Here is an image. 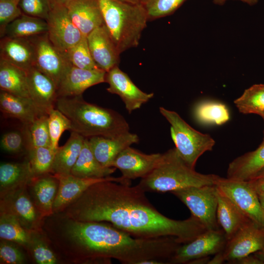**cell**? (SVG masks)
<instances>
[{"label":"cell","mask_w":264,"mask_h":264,"mask_svg":"<svg viewBox=\"0 0 264 264\" xmlns=\"http://www.w3.org/2000/svg\"><path fill=\"white\" fill-rule=\"evenodd\" d=\"M234 103L242 113L256 114L264 117V84H255L246 89Z\"/></svg>","instance_id":"cell-32"},{"label":"cell","mask_w":264,"mask_h":264,"mask_svg":"<svg viewBox=\"0 0 264 264\" xmlns=\"http://www.w3.org/2000/svg\"><path fill=\"white\" fill-rule=\"evenodd\" d=\"M48 115L39 116L29 125L25 126L27 149L40 147H51V141L48 127Z\"/></svg>","instance_id":"cell-35"},{"label":"cell","mask_w":264,"mask_h":264,"mask_svg":"<svg viewBox=\"0 0 264 264\" xmlns=\"http://www.w3.org/2000/svg\"><path fill=\"white\" fill-rule=\"evenodd\" d=\"M187 0H149L145 5L148 21L173 14Z\"/></svg>","instance_id":"cell-39"},{"label":"cell","mask_w":264,"mask_h":264,"mask_svg":"<svg viewBox=\"0 0 264 264\" xmlns=\"http://www.w3.org/2000/svg\"><path fill=\"white\" fill-rule=\"evenodd\" d=\"M19 3L12 0H0V37L4 35L7 26L23 13Z\"/></svg>","instance_id":"cell-40"},{"label":"cell","mask_w":264,"mask_h":264,"mask_svg":"<svg viewBox=\"0 0 264 264\" xmlns=\"http://www.w3.org/2000/svg\"><path fill=\"white\" fill-rule=\"evenodd\" d=\"M256 191L257 193L261 206L264 213V192L256 190Z\"/></svg>","instance_id":"cell-50"},{"label":"cell","mask_w":264,"mask_h":264,"mask_svg":"<svg viewBox=\"0 0 264 264\" xmlns=\"http://www.w3.org/2000/svg\"><path fill=\"white\" fill-rule=\"evenodd\" d=\"M140 264H164V263L156 260H147L142 262Z\"/></svg>","instance_id":"cell-51"},{"label":"cell","mask_w":264,"mask_h":264,"mask_svg":"<svg viewBox=\"0 0 264 264\" xmlns=\"http://www.w3.org/2000/svg\"><path fill=\"white\" fill-rule=\"evenodd\" d=\"M26 250L36 264H62L40 230L30 231V240Z\"/></svg>","instance_id":"cell-31"},{"label":"cell","mask_w":264,"mask_h":264,"mask_svg":"<svg viewBox=\"0 0 264 264\" xmlns=\"http://www.w3.org/2000/svg\"><path fill=\"white\" fill-rule=\"evenodd\" d=\"M190 210L207 230L220 229L217 219V189L216 185L191 187L172 193Z\"/></svg>","instance_id":"cell-6"},{"label":"cell","mask_w":264,"mask_h":264,"mask_svg":"<svg viewBox=\"0 0 264 264\" xmlns=\"http://www.w3.org/2000/svg\"><path fill=\"white\" fill-rule=\"evenodd\" d=\"M55 108L70 120V131L85 138H115L129 132L125 118L115 110L86 102L82 95L58 96Z\"/></svg>","instance_id":"cell-2"},{"label":"cell","mask_w":264,"mask_h":264,"mask_svg":"<svg viewBox=\"0 0 264 264\" xmlns=\"http://www.w3.org/2000/svg\"><path fill=\"white\" fill-rule=\"evenodd\" d=\"M227 240L221 229L206 230L192 241L182 244L170 260V264H190L223 250Z\"/></svg>","instance_id":"cell-9"},{"label":"cell","mask_w":264,"mask_h":264,"mask_svg":"<svg viewBox=\"0 0 264 264\" xmlns=\"http://www.w3.org/2000/svg\"><path fill=\"white\" fill-rule=\"evenodd\" d=\"M0 90L31 100L26 71L2 59H0Z\"/></svg>","instance_id":"cell-29"},{"label":"cell","mask_w":264,"mask_h":264,"mask_svg":"<svg viewBox=\"0 0 264 264\" xmlns=\"http://www.w3.org/2000/svg\"><path fill=\"white\" fill-rule=\"evenodd\" d=\"M254 254L262 260L264 264V246L261 250L258 251Z\"/></svg>","instance_id":"cell-52"},{"label":"cell","mask_w":264,"mask_h":264,"mask_svg":"<svg viewBox=\"0 0 264 264\" xmlns=\"http://www.w3.org/2000/svg\"><path fill=\"white\" fill-rule=\"evenodd\" d=\"M28 186H22L1 197L0 213L14 216L29 231L39 230L44 217L33 203Z\"/></svg>","instance_id":"cell-8"},{"label":"cell","mask_w":264,"mask_h":264,"mask_svg":"<svg viewBox=\"0 0 264 264\" xmlns=\"http://www.w3.org/2000/svg\"><path fill=\"white\" fill-rule=\"evenodd\" d=\"M264 246V227L249 220L227 241L222 251L224 261H235L261 250Z\"/></svg>","instance_id":"cell-10"},{"label":"cell","mask_w":264,"mask_h":264,"mask_svg":"<svg viewBox=\"0 0 264 264\" xmlns=\"http://www.w3.org/2000/svg\"><path fill=\"white\" fill-rule=\"evenodd\" d=\"M28 152L34 177L51 173L56 151L51 147H40L31 149Z\"/></svg>","instance_id":"cell-36"},{"label":"cell","mask_w":264,"mask_h":264,"mask_svg":"<svg viewBox=\"0 0 264 264\" xmlns=\"http://www.w3.org/2000/svg\"><path fill=\"white\" fill-rule=\"evenodd\" d=\"M263 119H264V117H263Z\"/></svg>","instance_id":"cell-55"},{"label":"cell","mask_w":264,"mask_h":264,"mask_svg":"<svg viewBox=\"0 0 264 264\" xmlns=\"http://www.w3.org/2000/svg\"><path fill=\"white\" fill-rule=\"evenodd\" d=\"M195 114L198 121L206 124L220 125L230 119L229 112L225 105L216 101L200 103L196 107Z\"/></svg>","instance_id":"cell-34"},{"label":"cell","mask_w":264,"mask_h":264,"mask_svg":"<svg viewBox=\"0 0 264 264\" xmlns=\"http://www.w3.org/2000/svg\"><path fill=\"white\" fill-rule=\"evenodd\" d=\"M106 26L119 52L137 47L149 21L144 5L119 0H97Z\"/></svg>","instance_id":"cell-4"},{"label":"cell","mask_w":264,"mask_h":264,"mask_svg":"<svg viewBox=\"0 0 264 264\" xmlns=\"http://www.w3.org/2000/svg\"><path fill=\"white\" fill-rule=\"evenodd\" d=\"M215 185L248 218L264 227V213L257 192L249 181L219 176Z\"/></svg>","instance_id":"cell-7"},{"label":"cell","mask_w":264,"mask_h":264,"mask_svg":"<svg viewBox=\"0 0 264 264\" xmlns=\"http://www.w3.org/2000/svg\"><path fill=\"white\" fill-rule=\"evenodd\" d=\"M233 264H264L263 261L261 260L255 254L252 255V254L243 257L241 259L235 261Z\"/></svg>","instance_id":"cell-44"},{"label":"cell","mask_w":264,"mask_h":264,"mask_svg":"<svg viewBox=\"0 0 264 264\" xmlns=\"http://www.w3.org/2000/svg\"><path fill=\"white\" fill-rule=\"evenodd\" d=\"M46 21L49 39L63 54L85 37L71 21L65 5L51 8Z\"/></svg>","instance_id":"cell-12"},{"label":"cell","mask_w":264,"mask_h":264,"mask_svg":"<svg viewBox=\"0 0 264 264\" xmlns=\"http://www.w3.org/2000/svg\"><path fill=\"white\" fill-rule=\"evenodd\" d=\"M217 196V221L228 241L250 219L242 213L229 198L221 194L218 189Z\"/></svg>","instance_id":"cell-24"},{"label":"cell","mask_w":264,"mask_h":264,"mask_svg":"<svg viewBox=\"0 0 264 264\" xmlns=\"http://www.w3.org/2000/svg\"><path fill=\"white\" fill-rule=\"evenodd\" d=\"M59 185L58 179L49 173L34 177L28 186L31 199L44 218L53 214V206Z\"/></svg>","instance_id":"cell-22"},{"label":"cell","mask_w":264,"mask_h":264,"mask_svg":"<svg viewBox=\"0 0 264 264\" xmlns=\"http://www.w3.org/2000/svg\"><path fill=\"white\" fill-rule=\"evenodd\" d=\"M85 137L71 132L66 142L59 147L54 157L51 173L56 176L70 175L80 154Z\"/></svg>","instance_id":"cell-27"},{"label":"cell","mask_w":264,"mask_h":264,"mask_svg":"<svg viewBox=\"0 0 264 264\" xmlns=\"http://www.w3.org/2000/svg\"><path fill=\"white\" fill-rule=\"evenodd\" d=\"M114 167L102 166L96 159L85 138L80 154L74 165L71 175L80 178H103L110 176L116 170Z\"/></svg>","instance_id":"cell-28"},{"label":"cell","mask_w":264,"mask_h":264,"mask_svg":"<svg viewBox=\"0 0 264 264\" xmlns=\"http://www.w3.org/2000/svg\"><path fill=\"white\" fill-rule=\"evenodd\" d=\"M82 221H103L138 238L176 237L182 244L207 230L195 217L175 220L160 213L137 185L111 180L89 186L62 212Z\"/></svg>","instance_id":"cell-1"},{"label":"cell","mask_w":264,"mask_h":264,"mask_svg":"<svg viewBox=\"0 0 264 264\" xmlns=\"http://www.w3.org/2000/svg\"><path fill=\"white\" fill-rule=\"evenodd\" d=\"M0 59L24 70L35 66V54L29 38H0Z\"/></svg>","instance_id":"cell-21"},{"label":"cell","mask_w":264,"mask_h":264,"mask_svg":"<svg viewBox=\"0 0 264 264\" xmlns=\"http://www.w3.org/2000/svg\"><path fill=\"white\" fill-rule=\"evenodd\" d=\"M25 145L27 147L25 132L18 131L8 132L2 135L0 139V147L4 151L17 154L21 152Z\"/></svg>","instance_id":"cell-43"},{"label":"cell","mask_w":264,"mask_h":264,"mask_svg":"<svg viewBox=\"0 0 264 264\" xmlns=\"http://www.w3.org/2000/svg\"><path fill=\"white\" fill-rule=\"evenodd\" d=\"M47 30L45 20L22 14L7 26L4 36L29 38L46 33Z\"/></svg>","instance_id":"cell-30"},{"label":"cell","mask_w":264,"mask_h":264,"mask_svg":"<svg viewBox=\"0 0 264 264\" xmlns=\"http://www.w3.org/2000/svg\"><path fill=\"white\" fill-rule=\"evenodd\" d=\"M0 238L14 242L26 249L30 240V231L23 228L14 216L0 213Z\"/></svg>","instance_id":"cell-33"},{"label":"cell","mask_w":264,"mask_h":264,"mask_svg":"<svg viewBox=\"0 0 264 264\" xmlns=\"http://www.w3.org/2000/svg\"><path fill=\"white\" fill-rule=\"evenodd\" d=\"M248 181L255 190L264 192V177H255Z\"/></svg>","instance_id":"cell-45"},{"label":"cell","mask_w":264,"mask_h":264,"mask_svg":"<svg viewBox=\"0 0 264 264\" xmlns=\"http://www.w3.org/2000/svg\"><path fill=\"white\" fill-rule=\"evenodd\" d=\"M260 177H264V167L257 174L254 178Z\"/></svg>","instance_id":"cell-53"},{"label":"cell","mask_w":264,"mask_h":264,"mask_svg":"<svg viewBox=\"0 0 264 264\" xmlns=\"http://www.w3.org/2000/svg\"><path fill=\"white\" fill-rule=\"evenodd\" d=\"M48 127L51 141V147L55 151L59 148L58 142L64 131L69 130V119L58 109L51 110L48 114Z\"/></svg>","instance_id":"cell-38"},{"label":"cell","mask_w":264,"mask_h":264,"mask_svg":"<svg viewBox=\"0 0 264 264\" xmlns=\"http://www.w3.org/2000/svg\"><path fill=\"white\" fill-rule=\"evenodd\" d=\"M92 57L97 66L106 72L118 66L120 53L104 24L87 36Z\"/></svg>","instance_id":"cell-18"},{"label":"cell","mask_w":264,"mask_h":264,"mask_svg":"<svg viewBox=\"0 0 264 264\" xmlns=\"http://www.w3.org/2000/svg\"><path fill=\"white\" fill-rule=\"evenodd\" d=\"M219 176L197 172L174 148L162 154L156 167L137 185L145 192L172 193L191 187L215 185Z\"/></svg>","instance_id":"cell-3"},{"label":"cell","mask_w":264,"mask_h":264,"mask_svg":"<svg viewBox=\"0 0 264 264\" xmlns=\"http://www.w3.org/2000/svg\"><path fill=\"white\" fill-rule=\"evenodd\" d=\"M105 82L109 85L107 91L119 96L129 113L140 109L154 95V93H148L142 91L118 66L106 72Z\"/></svg>","instance_id":"cell-13"},{"label":"cell","mask_w":264,"mask_h":264,"mask_svg":"<svg viewBox=\"0 0 264 264\" xmlns=\"http://www.w3.org/2000/svg\"><path fill=\"white\" fill-rule=\"evenodd\" d=\"M12 0L15 1L19 3L20 0Z\"/></svg>","instance_id":"cell-54"},{"label":"cell","mask_w":264,"mask_h":264,"mask_svg":"<svg viewBox=\"0 0 264 264\" xmlns=\"http://www.w3.org/2000/svg\"><path fill=\"white\" fill-rule=\"evenodd\" d=\"M162 156L159 153L146 154L129 146L117 155L111 167L119 169L125 179L142 178L156 167Z\"/></svg>","instance_id":"cell-14"},{"label":"cell","mask_w":264,"mask_h":264,"mask_svg":"<svg viewBox=\"0 0 264 264\" xmlns=\"http://www.w3.org/2000/svg\"><path fill=\"white\" fill-rule=\"evenodd\" d=\"M18 5L23 14L45 21L51 10L47 0H20Z\"/></svg>","instance_id":"cell-42"},{"label":"cell","mask_w":264,"mask_h":264,"mask_svg":"<svg viewBox=\"0 0 264 264\" xmlns=\"http://www.w3.org/2000/svg\"><path fill=\"white\" fill-rule=\"evenodd\" d=\"M106 74L100 68L82 69L70 64L58 87V97L82 95L90 87L105 82Z\"/></svg>","instance_id":"cell-16"},{"label":"cell","mask_w":264,"mask_h":264,"mask_svg":"<svg viewBox=\"0 0 264 264\" xmlns=\"http://www.w3.org/2000/svg\"><path fill=\"white\" fill-rule=\"evenodd\" d=\"M59 181L58 192L53 206V213L62 212L91 185L103 181L111 180L131 185V181L121 176H108L103 178H80L72 175L56 176Z\"/></svg>","instance_id":"cell-15"},{"label":"cell","mask_w":264,"mask_h":264,"mask_svg":"<svg viewBox=\"0 0 264 264\" xmlns=\"http://www.w3.org/2000/svg\"><path fill=\"white\" fill-rule=\"evenodd\" d=\"M35 50V67L48 77L57 88L71 64L48 38L47 33L29 38Z\"/></svg>","instance_id":"cell-11"},{"label":"cell","mask_w":264,"mask_h":264,"mask_svg":"<svg viewBox=\"0 0 264 264\" xmlns=\"http://www.w3.org/2000/svg\"><path fill=\"white\" fill-rule=\"evenodd\" d=\"M34 177L30 162L1 163L0 165V197L29 185Z\"/></svg>","instance_id":"cell-25"},{"label":"cell","mask_w":264,"mask_h":264,"mask_svg":"<svg viewBox=\"0 0 264 264\" xmlns=\"http://www.w3.org/2000/svg\"><path fill=\"white\" fill-rule=\"evenodd\" d=\"M159 110L171 125V135L175 148L186 164L195 169L198 158L212 150L215 140L210 135L193 128L176 111L164 107Z\"/></svg>","instance_id":"cell-5"},{"label":"cell","mask_w":264,"mask_h":264,"mask_svg":"<svg viewBox=\"0 0 264 264\" xmlns=\"http://www.w3.org/2000/svg\"><path fill=\"white\" fill-rule=\"evenodd\" d=\"M65 6L71 21L85 37L104 24L97 0H72Z\"/></svg>","instance_id":"cell-20"},{"label":"cell","mask_w":264,"mask_h":264,"mask_svg":"<svg viewBox=\"0 0 264 264\" xmlns=\"http://www.w3.org/2000/svg\"><path fill=\"white\" fill-rule=\"evenodd\" d=\"M64 55L73 66L82 69L99 68L91 55L87 37H84L77 44L70 48Z\"/></svg>","instance_id":"cell-37"},{"label":"cell","mask_w":264,"mask_h":264,"mask_svg":"<svg viewBox=\"0 0 264 264\" xmlns=\"http://www.w3.org/2000/svg\"><path fill=\"white\" fill-rule=\"evenodd\" d=\"M127 3L145 6L149 0H119Z\"/></svg>","instance_id":"cell-49"},{"label":"cell","mask_w":264,"mask_h":264,"mask_svg":"<svg viewBox=\"0 0 264 264\" xmlns=\"http://www.w3.org/2000/svg\"><path fill=\"white\" fill-rule=\"evenodd\" d=\"M264 167V139L254 151L246 153L231 161L227 170V178L250 180Z\"/></svg>","instance_id":"cell-23"},{"label":"cell","mask_w":264,"mask_h":264,"mask_svg":"<svg viewBox=\"0 0 264 264\" xmlns=\"http://www.w3.org/2000/svg\"><path fill=\"white\" fill-rule=\"evenodd\" d=\"M88 139L95 157L106 167H112L114 159L122 151L139 141L138 135L130 132L115 138L93 136Z\"/></svg>","instance_id":"cell-19"},{"label":"cell","mask_w":264,"mask_h":264,"mask_svg":"<svg viewBox=\"0 0 264 264\" xmlns=\"http://www.w3.org/2000/svg\"><path fill=\"white\" fill-rule=\"evenodd\" d=\"M222 251L215 255V257L211 260H209L207 264H221L225 262L222 256Z\"/></svg>","instance_id":"cell-47"},{"label":"cell","mask_w":264,"mask_h":264,"mask_svg":"<svg viewBox=\"0 0 264 264\" xmlns=\"http://www.w3.org/2000/svg\"><path fill=\"white\" fill-rule=\"evenodd\" d=\"M227 0H213L214 3L216 4L222 5ZM240 0L243 2H244L249 5L252 6L257 4L259 0Z\"/></svg>","instance_id":"cell-46"},{"label":"cell","mask_w":264,"mask_h":264,"mask_svg":"<svg viewBox=\"0 0 264 264\" xmlns=\"http://www.w3.org/2000/svg\"><path fill=\"white\" fill-rule=\"evenodd\" d=\"M14 242L1 240L0 243V264H23L26 263L25 255Z\"/></svg>","instance_id":"cell-41"},{"label":"cell","mask_w":264,"mask_h":264,"mask_svg":"<svg viewBox=\"0 0 264 264\" xmlns=\"http://www.w3.org/2000/svg\"><path fill=\"white\" fill-rule=\"evenodd\" d=\"M0 108L3 114L19 119L25 126L43 115L31 100L2 90L0 92Z\"/></svg>","instance_id":"cell-26"},{"label":"cell","mask_w":264,"mask_h":264,"mask_svg":"<svg viewBox=\"0 0 264 264\" xmlns=\"http://www.w3.org/2000/svg\"><path fill=\"white\" fill-rule=\"evenodd\" d=\"M30 99L42 114H47L55 108L58 97L55 83L36 67L26 71Z\"/></svg>","instance_id":"cell-17"},{"label":"cell","mask_w":264,"mask_h":264,"mask_svg":"<svg viewBox=\"0 0 264 264\" xmlns=\"http://www.w3.org/2000/svg\"><path fill=\"white\" fill-rule=\"evenodd\" d=\"M71 0H47L51 8L56 5H65L66 3Z\"/></svg>","instance_id":"cell-48"}]
</instances>
